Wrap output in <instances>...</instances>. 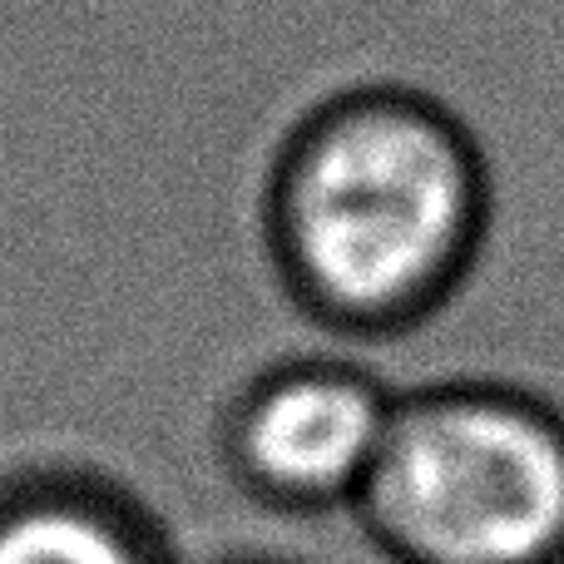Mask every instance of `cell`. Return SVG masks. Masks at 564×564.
I'll return each mask as SVG.
<instances>
[{
	"mask_svg": "<svg viewBox=\"0 0 564 564\" xmlns=\"http://www.w3.org/2000/svg\"><path fill=\"white\" fill-rule=\"evenodd\" d=\"M351 516L391 564H564V411L510 381L397 391Z\"/></svg>",
	"mask_w": 564,
	"mask_h": 564,
	"instance_id": "2",
	"label": "cell"
},
{
	"mask_svg": "<svg viewBox=\"0 0 564 564\" xmlns=\"http://www.w3.org/2000/svg\"><path fill=\"white\" fill-rule=\"evenodd\" d=\"M397 391L347 357L263 367L224 411L218 446L243 496L282 516L351 510L387 446Z\"/></svg>",
	"mask_w": 564,
	"mask_h": 564,
	"instance_id": "3",
	"label": "cell"
},
{
	"mask_svg": "<svg viewBox=\"0 0 564 564\" xmlns=\"http://www.w3.org/2000/svg\"><path fill=\"white\" fill-rule=\"evenodd\" d=\"M0 564H178L139 500L89 476L0 490Z\"/></svg>",
	"mask_w": 564,
	"mask_h": 564,
	"instance_id": "4",
	"label": "cell"
},
{
	"mask_svg": "<svg viewBox=\"0 0 564 564\" xmlns=\"http://www.w3.org/2000/svg\"><path fill=\"white\" fill-rule=\"evenodd\" d=\"M268 258L302 317L391 337L436 317L490 234V164L456 109L411 85L312 105L263 188Z\"/></svg>",
	"mask_w": 564,
	"mask_h": 564,
	"instance_id": "1",
	"label": "cell"
},
{
	"mask_svg": "<svg viewBox=\"0 0 564 564\" xmlns=\"http://www.w3.org/2000/svg\"><path fill=\"white\" fill-rule=\"evenodd\" d=\"M224 564H282V560H224Z\"/></svg>",
	"mask_w": 564,
	"mask_h": 564,
	"instance_id": "5",
	"label": "cell"
}]
</instances>
